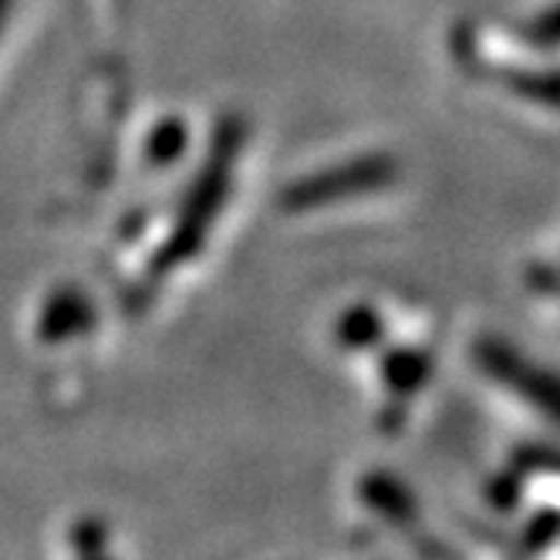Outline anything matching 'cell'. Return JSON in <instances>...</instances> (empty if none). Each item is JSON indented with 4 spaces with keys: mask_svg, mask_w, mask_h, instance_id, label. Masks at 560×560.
<instances>
[{
    "mask_svg": "<svg viewBox=\"0 0 560 560\" xmlns=\"http://www.w3.org/2000/svg\"><path fill=\"white\" fill-rule=\"evenodd\" d=\"M476 358H479V369H483L487 378H493L503 388L516 392L540 416L560 422V378L544 375V369L530 365L524 354L510 351L506 341H500V338L479 341ZM520 398H516V402H520Z\"/></svg>",
    "mask_w": 560,
    "mask_h": 560,
    "instance_id": "cell-1",
    "label": "cell"
}]
</instances>
